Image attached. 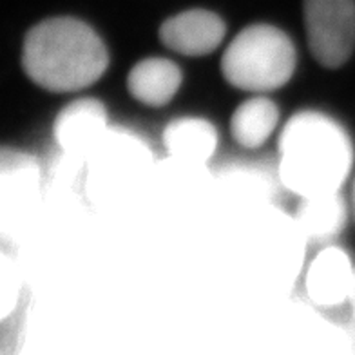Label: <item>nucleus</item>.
I'll list each match as a JSON object with an SVG mask.
<instances>
[{
    "label": "nucleus",
    "mask_w": 355,
    "mask_h": 355,
    "mask_svg": "<svg viewBox=\"0 0 355 355\" xmlns=\"http://www.w3.org/2000/svg\"><path fill=\"white\" fill-rule=\"evenodd\" d=\"M279 180L301 198L339 192L354 165L345 127L321 111H301L279 136Z\"/></svg>",
    "instance_id": "obj_1"
},
{
    "label": "nucleus",
    "mask_w": 355,
    "mask_h": 355,
    "mask_svg": "<svg viewBox=\"0 0 355 355\" xmlns=\"http://www.w3.org/2000/svg\"><path fill=\"white\" fill-rule=\"evenodd\" d=\"M22 67L40 87L73 93L102 78L109 67V51L102 37L84 20L55 17L29 29Z\"/></svg>",
    "instance_id": "obj_2"
},
{
    "label": "nucleus",
    "mask_w": 355,
    "mask_h": 355,
    "mask_svg": "<svg viewBox=\"0 0 355 355\" xmlns=\"http://www.w3.org/2000/svg\"><path fill=\"white\" fill-rule=\"evenodd\" d=\"M297 53L292 38L270 24L241 29L221 58V73L234 87L268 93L286 85L294 76Z\"/></svg>",
    "instance_id": "obj_3"
},
{
    "label": "nucleus",
    "mask_w": 355,
    "mask_h": 355,
    "mask_svg": "<svg viewBox=\"0 0 355 355\" xmlns=\"http://www.w3.org/2000/svg\"><path fill=\"white\" fill-rule=\"evenodd\" d=\"M89 187L96 196H112L135 185L153 165L147 141L122 127H109L85 156Z\"/></svg>",
    "instance_id": "obj_4"
},
{
    "label": "nucleus",
    "mask_w": 355,
    "mask_h": 355,
    "mask_svg": "<svg viewBox=\"0 0 355 355\" xmlns=\"http://www.w3.org/2000/svg\"><path fill=\"white\" fill-rule=\"evenodd\" d=\"M304 28L312 56L337 69L355 51V0H303Z\"/></svg>",
    "instance_id": "obj_5"
},
{
    "label": "nucleus",
    "mask_w": 355,
    "mask_h": 355,
    "mask_svg": "<svg viewBox=\"0 0 355 355\" xmlns=\"http://www.w3.org/2000/svg\"><path fill=\"white\" fill-rule=\"evenodd\" d=\"M42 194V173L28 153L0 147V236L22 227Z\"/></svg>",
    "instance_id": "obj_6"
},
{
    "label": "nucleus",
    "mask_w": 355,
    "mask_h": 355,
    "mask_svg": "<svg viewBox=\"0 0 355 355\" xmlns=\"http://www.w3.org/2000/svg\"><path fill=\"white\" fill-rule=\"evenodd\" d=\"M227 26L209 10H189L165 20L159 28L162 42L185 56L209 55L223 42Z\"/></svg>",
    "instance_id": "obj_7"
},
{
    "label": "nucleus",
    "mask_w": 355,
    "mask_h": 355,
    "mask_svg": "<svg viewBox=\"0 0 355 355\" xmlns=\"http://www.w3.org/2000/svg\"><path fill=\"white\" fill-rule=\"evenodd\" d=\"M107 109L96 98H80L58 112L55 140L71 155L87 156L109 131Z\"/></svg>",
    "instance_id": "obj_8"
},
{
    "label": "nucleus",
    "mask_w": 355,
    "mask_h": 355,
    "mask_svg": "<svg viewBox=\"0 0 355 355\" xmlns=\"http://www.w3.org/2000/svg\"><path fill=\"white\" fill-rule=\"evenodd\" d=\"M355 266L350 256L337 247H328L318 254L306 274V292L313 303L337 306L350 301Z\"/></svg>",
    "instance_id": "obj_9"
},
{
    "label": "nucleus",
    "mask_w": 355,
    "mask_h": 355,
    "mask_svg": "<svg viewBox=\"0 0 355 355\" xmlns=\"http://www.w3.org/2000/svg\"><path fill=\"white\" fill-rule=\"evenodd\" d=\"M182 69L167 58H145L127 76L132 98L149 107H164L182 87Z\"/></svg>",
    "instance_id": "obj_10"
},
{
    "label": "nucleus",
    "mask_w": 355,
    "mask_h": 355,
    "mask_svg": "<svg viewBox=\"0 0 355 355\" xmlns=\"http://www.w3.org/2000/svg\"><path fill=\"white\" fill-rule=\"evenodd\" d=\"M164 144L168 155L182 164H205L218 147V131L209 120L176 118L165 127Z\"/></svg>",
    "instance_id": "obj_11"
},
{
    "label": "nucleus",
    "mask_w": 355,
    "mask_h": 355,
    "mask_svg": "<svg viewBox=\"0 0 355 355\" xmlns=\"http://www.w3.org/2000/svg\"><path fill=\"white\" fill-rule=\"evenodd\" d=\"M348 218L346 203L339 192L303 198L295 221L304 238L313 243H324L343 232Z\"/></svg>",
    "instance_id": "obj_12"
},
{
    "label": "nucleus",
    "mask_w": 355,
    "mask_h": 355,
    "mask_svg": "<svg viewBox=\"0 0 355 355\" xmlns=\"http://www.w3.org/2000/svg\"><path fill=\"white\" fill-rule=\"evenodd\" d=\"M279 122V109L265 96H254L239 105L230 120L234 140L245 149L261 147Z\"/></svg>",
    "instance_id": "obj_13"
},
{
    "label": "nucleus",
    "mask_w": 355,
    "mask_h": 355,
    "mask_svg": "<svg viewBox=\"0 0 355 355\" xmlns=\"http://www.w3.org/2000/svg\"><path fill=\"white\" fill-rule=\"evenodd\" d=\"M17 295V277L11 261L0 254V319L10 313Z\"/></svg>",
    "instance_id": "obj_14"
},
{
    "label": "nucleus",
    "mask_w": 355,
    "mask_h": 355,
    "mask_svg": "<svg viewBox=\"0 0 355 355\" xmlns=\"http://www.w3.org/2000/svg\"><path fill=\"white\" fill-rule=\"evenodd\" d=\"M350 303L352 306H355V274H354V286H352V294H350Z\"/></svg>",
    "instance_id": "obj_15"
},
{
    "label": "nucleus",
    "mask_w": 355,
    "mask_h": 355,
    "mask_svg": "<svg viewBox=\"0 0 355 355\" xmlns=\"http://www.w3.org/2000/svg\"><path fill=\"white\" fill-rule=\"evenodd\" d=\"M354 203H355V185H354Z\"/></svg>",
    "instance_id": "obj_16"
},
{
    "label": "nucleus",
    "mask_w": 355,
    "mask_h": 355,
    "mask_svg": "<svg viewBox=\"0 0 355 355\" xmlns=\"http://www.w3.org/2000/svg\"><path fill=\"white\" fill-rule=\"evenodd\" d=\"M354 315H355V306H354Z\"/></svg>",
    "instance_id": "obj_17"
}]
</instances>
